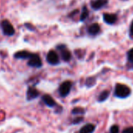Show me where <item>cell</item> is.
Instances as JSON below:
<instances>
[{
	"label": "cell",
	"mask_w": 133,
	"mask_h": 133,
	"mask_svg": "<svg viewBox=\"0 0 133 133\" xmlns=\"http://www.w3.org/2000/svg\"><path fill=\"white\" fill-rule=\"evenodd\" d=\"M131 89L125 84L117 83L114 89V96L118 98H127L131 95Z\"/></svg>",
	"instance_id": "obj_1"
},
{
	"label": "cell",
	"mask_w": 133,
	"mask_h": 133,
	"mask_svg": "<svg viewBox=\"0 0 133 133\" xmlns=\"http://www.w3.org/2000/svg\"><path fill=\"white\" fill-rule=\"evenodd\" d=\"M72 87V83L69 80L64 81L63 83H62L59 87L58 92L59 94L62 97H66L71 92Z\"/></svg>",
	"instance_id": "obj_2"
},
{
	"label": "cell",
	"mask_w": 133,
	"mask_h": 133,
	"mask_svg": "<svg viewBox=\"0 0 133 133\" xmlns=\"http://www.w3.org/2000/svg\"><path fill=\"white\" fill-rule=\"evenodd\" d=\"M1 27L2 29L3 34L7 35V36H13L15 33V30H14L13 25L6 19L2 21Z\"/></svg>",
	"instance_id": "obj_3"
},
{
	"label": "cell",
	"mask_w": 133,
	"mask_h": 133,
	"mask_svg": "<svg viewBox=\"0 0 133 133\" xmlns=\"http://www.w3.org/2000/svg\"><path fill=\"white\" fill-rule=\"evenodd\" d=\"M27 65L31 67H34V68H40L42 65V60L39 57L38 55L33 54L32 56L29 58Z\"/></svg>",
	"instance_id": "obj_4"
},
{
	"label": "cell",
	"mask_w": 133,
	"mask_h": 133,
	"mask_svg": "<svg viewBox=\"0 0 133 133\" xmlns=\"http://www.w3.org/2000/svg\"><path fill=\"white\" fill-rule=\"evenodd\" d=\"M46 60L50 65H57L60 62L59 55H57V53L55 51H53V50L49 51V53L47 54Z\"/></svg>",
	"instance_id": "obj_5"
},
{
	"label": "cell",
	"mask_w": 133,
	"mask_h": 133,
	"mask_svg": "<svg viewBox=\"0 0 133 133\" xmlns=\"http://www.w3.org/2000/svg\"><path fill=\"white\" fill-rule=\"evenodd\" d=\"M39 92L38 90L34 87H29L27 90V101H31L34 99H36L39 96Z\"/></svg>",
	"instance_id": "obj_6"
},
{
	"label": "cell",
	"mask_w": 133,
	"mask_h": 133,
	"mask_svg": "<svg viewBox=\"0 0 133 133\" xmlns=\"http://www.w3.org/2000/svg\"><path fill=\"white\" fill-rule=\"evenodd\" d=\"M57 48L60 51L61 57L64 62H69L71 59V53L66 48L64 45H60L57 47Z\"/></svg>",
	"instance_id": "obj_7"
},
{
	"label": "cell",
	"mask_w": 133,
	"mask_h": 133,
	"mask_svg": "<svg viewBox=\"0 0 133 133\" xmlns=\"http://www.w3.org/2000/svg\"><path fill=\"white\" fill-rule=\"evenodd\" d=\"M42 100L43 101V103L48 106L49 108H54L56 106V102L55 101V100L49 94H45L42 96Z\"/></svg>",
	"instance_id": "obj_8"
},
{
	"label": "cell",
	"mask_w": 133,
	"mask_h": 133,
	"mask_svg": "<svg viewBox=\"0 0 133 133\" xmlns=\"http://www.w3.org/2000/svg\"><path fill=\"white\" fill-rule=\"evenodd\" d=\"M108 2V0H92L91 2V6L95 10H99L104 7Z\"/></svg>",
	"instance_id": "obj_9"
},
{
	"label": "cell",
	"mask_w": 133,
	"mask_h": 133,
	"mask_svg": "<svg viewBox=\"0 0 133 133\" xmlns=\"http://www.w3.org/2000/svg\"><path fill=\"white\" fill-rule=\"evenodd\" d=\"M103 20L107 24H114L118 20V17L115 14L112 13H104L103 14Z\"/></svg>",
	"instance_id": "obj_10"
},
{
	"label": "cell",
	"mask_w": 133,
	"mask_h": 133,
	"mask_svg": "<svg viewBox=\"0 0 133 133\" xmlns=\"http://www.w3.org/2000/svg\"><path fill=\"white\" fill-rule=\"evenodd\" d=\"M100 26L98 23H92L88 28V33L91 36L97 35L100 33Z\"/></svg>",
	"instance_id": "obj_11"
},
{
	"label": "cell",
	"mask_w": 133,
	"mask_h": 133,
	"mask_svg": "<svg viewBox=\"0 0 133 133\" xmlns=\"http://www.w3.org/2000/svg\"><path fill=\"white\" fill-rule=\"evenodd\" d=\"M96 129V127L93 124H86L81 128L78 133H93Z\"/></svg>",
	"instance_id": "obj_12"
},
{
	"label": "cell",
	"mask_w": 133,
	"mask_h": 133,
	"mask_svg": "<svg viewBox=\"0 0 133 133\" xmlns=\"http://www.w3.org/2000/svg\"><path fill=\"white\" fill-rule=\"evenodd\" d=\"M32 55L33 54L30 53L29 51H20L16 52L14 55V57L16 58H20V59H27V58L29 59L32 56Z\"/></svg>",
	"instance_id": "obj_13"
},
{
	"label": "cell",
	"mask_w": 133,
	"mask_h": 133,
	"mask_svg": "<svg viewBox=\"0 0 133 133\" xmlns=\"http://www.w3.org/2000/svg\"><path fill=\"white\" fill-rule=\"evenodd\" d=\"M109 96H110V91H109L108 90H105L102 91V92L100 94L97 101H98L99 102H100V103L104 102L105 101H107V100L108 99Z\"/></svg>",
	"instance_id": "obj_14"
},
{
	"label": "cell",
	"mask_w": 133,
	"mask_h": 133,
	"mask_svg": "<svg viewBox=\"0 0 133 133\" xmlns=\"http://www.w3.org/2000/svg\"><path fill=\"white\" fill-rule=\"evenodd\" d=\"M85 111L82 108H74L72 110L71 114L74 115H82L85 114Z\"/></svg>",
	"instance_id": "obj_15"
},
{
	"label": "cell",
	"mask_w": 133,
	"mask_h": 133,
	"mask_svg": "<svg viewBox=\"0 0 133 133\" xmlns=\"http://www.w3.org/2000/svg\"><path fill=\"white\" fill-rule=\"evenodd\" d=\"M88 16H89V10H88L86 6H84L82 9V12L81 14V16H80V20L84 21L88 17Z\"/></svg>",
	"instance_id": "obj_16"
},
{
	"label": "cell",
	"mask_w": 133,
	"mask_h": 133,
	"mask_svg": "<svg viewBox=\"0 0 133 133\" xmlns=\"http://www.w3.org/2000/svg\"><path fill=\"white\" fill-rule=\"evenodd\" d=\"M96 84V78L95 77H89L87 79L85 82V85L88 87H92Z\"/></svg>",
	"instance_id": "obj_17"
},
{
	"label": "cell",
	"mask_w": 133,
	"mask_h": 133,
	"mask_svg": "<svg viewBox=\"0 0 133 133\" xmlns=\"http://www.w3.org/2000/svg\"><path fill=\"white\" fill-rule=\"evenodd\" d=\"M127 56H128V60H129L131 63H133V48H131V49L128 51Z\"/></svg>",
	"instance_id": "obj_18"
},
{
	"label": "cell",
	"mask_w": 133,
	"mask_h": 133,
	"mask_svg": "<svg viewBox=\"0 0 133 133\" xmlns=\"http://www.w3.org/2000/svg\"><path fill=\"white\" fill-rule=\"evenodd\" d=\"M110 133H119V127L117 125H114L111 127Z\"/></svg>",
	"instance_id": "obj_19"
},
{
	"label": "cell",
	"mask_w": 133,
	"mask_h": 133,
	"mask_svg": "<svg viewBox=\"0 0 133 133\" xmlns=\"http://www.w3.org/2000/svg\"><path fill=\"white\" fill-rule=\"evenodd\" d=\"M83 121V117H77L76 118H74V119H73V122H72V123L73 124H78V123H80L81 122H82Z\"/></svg>",
	"instance_id": "obj_20"
},
{
	"label": "cell",
	"mask_w": 133,
	"mask_h": 133,
	"mask_svg": "<svg viewBox=\"0 0 133 133\" xmlns=\"http://www.w3.org/2000/svg\"><path fill=\"white\" fill-rule=\"evenodd\" d=\"M122 133H133V126L128 127V128L125 129Z\"/></svg>",
	"instance_id": "obj_21"
},
{
	"label": "cell",
	"mask_w": 133,
	"mask_h": 133,
	"mask_svg": "<svg viewBox=\"0 0 133 133\" xmlns=\"http://www.w3.org/2000/svg\"><path fill=\"white\" fill-rule=\"evenodd\" d=\"M130 37L133 38V20L131 23V26H130Z\"/></svg>",
	"instance_id": "obj_22"
},
{
	"label": "cell",
	"mask_w": 133,
	"mask_h": 133,
	"mask_svg": "<svg viewBox=\"0 0 133 133\" xmlns=\"http://www.w3.org/2000/svg\"><path fill=\"white\" fill-rule=\"evenodd\" d=\"M122 1H127V0H122Z\"/></svg>",
	"instance_id": "obj_23"
}]
</instances>
